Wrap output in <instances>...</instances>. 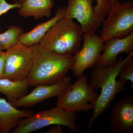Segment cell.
Listing matches in <instances>:
<instances>
[{
    "instance_id": "obj_1",
    "label": "cell",
    "mask_w": 133,
    "mask_h": 133,
    "mask_svg": "<svg viewBox=\"0 0 133 133\" xmlns=\"http://www.w3.org/2000/svg\"><path fill=\"white\" fill-rule=\"evenodd\" d=\"M33 62L27 81L30 86L54 84L63 79L71 70L72 55H59L39 44L31 46Z\"/></svg>"
},
{
    "instance_id": "obj_2",
    "label": "cell",
    "mask_w": 133,
    "mask_h": 133,
    "mask_svg": "<svg viewBox=\"0 0 133 133\" xmlns=\"http://www.w3.org/2000/svg\"><path fill=\"white\" fill-rule=\"evenodd\" d=\"M130 56L125 58L121 56L110 65L94 66L89 83L94 90L101 88V91L89 120L88 128H91L98 116L109 108L116 95L125 90L126 83L117 81L116 78L120 69Z\"/></svg>"
},
{
    "instance_id": "obj_3",
    "label": "cell",
    "mask_w": 133,
    "mask_h": 133,
    "mask_svg": "<svg viewBox=\"0 0 133 133\" xmlns=\"http://www.w3.org/2000/svg\"><path fill=\"white\" fill-rule=\"evenodd\" d=\"M83 34L79 24L63 17L50 29L39 44L59 55H75L81 49Z\"/></svg>"
},
{
    "instance_id": "obj_4",
    "label": "cell",
    "mask_w": 133,
    "mask_h": 133,
    "mask_svg": "<svg viewBox=\"0 0 133 133\" xmlns=\"http://www.w3.org/2000/svg\"><path fill=\"white\" fill-rule=\"evenodd\" d=\"M78 117L76 112L56 106L22 119L12 133H31L48 126L56 124L65 126L73 132H76L78 130L76 123Z\"/></svg>"
},
{
    "instance_id": "obj_5",
    "label": "cell",
    "mask_w": 133,
    "mask_h": 133,
    "mask_svg": "<svg viewBox=\"0 0 133 133\" xmlns=\"http://www.w3.org/2000/svg\"><path fill=\"white\" fill-rule=\"evenodd\" d=\"M99 95L86 75H82L57 97V106L72 112L88 111L94 109Z\"/></svg>"
},
{
    "instance_id": "obj_6",
    "label": "cell",
    "mask_w": 133,
    "mask_h": 133,
    "mask_svg": "<svg viewBox=\"0 0 133 133\" xmlns=\"http://www.w3.org/2000/svg\"><path fill=\"white\" fill-rule=\"evenodd\" d=\"M102 22L99 36L104 43L113 37L123 38L133 32V2L116 0Z\"/></svg>"
},
{
    "instance_id": "obj_7",
    "label": "cell",
    "mask_w": 133,
    "mask_h": 133,
    "mask_svg": "<svg viewBox=\"0 0 133 133\" xmlns=\"http://www.w3.org/2000/svg\"><path fill=\"white\" fill-rule=\"evenodd\" d=\"M33 62L31 47L19 42L5 51L3 78L14 81L26 80Z\"/></svg>"
},
{
    "instance_id": "obj_8",
    "label": "cell",
    "mask_w": 133,
    "mask_h": 133,
    "mask_svg": "<svg viewBox=\"0 0 133 133\" xmlns=\"http://www.w3.org/2000/svg\"><path fill=\"white\" fill-rule=\"evenodd\" d=\"M94 1L68 0V6L64 18L76 19L84 34H95L105 17L95 13L93 6Z\"/></svg>"
},
{
    "instance_id": "obj_9",
    "label": "cell",
    "mask_w": 133,
    "mask_h": 133,
    "mask_svg": "<svg viewBox=\"0 0 133 133\" xmlns=\"http://www.w3.org/2000/svg\"><path fill=\"white\" fill-rule=\"evenodd\" d=\"M83 47L74 55V62L71 70L74 76L78 77L87 69L97 64L104 49V43L100 37L94 34L83 35Z\"/></svg>"
},
{
    "instance_id": "obj_10",
    "label": "cell",
    "mask_w": 133,
    "mask_h": 133,
    "mask_svg": "<svg viewBox=\"0 0 133 133\" xmlns=\"http://www.w3.org/2000/svg\"><path fill=\"white\" fill-rule=\"evenodd\" d=\"M71 84V78L66 76L62 80L54 84L36 86L31 92L11 104L16 108H31L49 98L58 97Z\"/></svg>"
},
{
    "instance_id": "obj_11",
    "label": "cell",
    "mask_w": 133,
    "mask_h": 133,
    "mask_svg": "<svg viewBox=\"0 0 133 133\" xmlns=\"http://www.w3.org/2000/svg\"><path fill=\"white\" fill-rule=\"evenodd\" d=\"M110 129L114 133L133 132V97L127 96L113 105L109 120Z\"/></svg>"
},
{
    "instance_id": "obj_12",
    "label": "cell",
    "mask_w": 133,
    "mask_h": 133,
    "mask_svg": "<svg viewBox=\"0 0 133 133\" xmlns=\"http://www.w3.org/2000/svg\"><path fill=\"white\" fill-rule=\"evenodd\" d=\"M122 52L127 56L133 53V32L124 38L113 37L106 41L104 51L97 65L112 64L117 60L118 55Z\"/></svg>"
},
{
    "instance_id": "obj_13",
    "label": "cell",
    "mask_w": 133,
    "mask_h": 133,
    "mask_svg": "<svg viewBox=\"0 0 133 133\" xmlns=\"http://www.w3.org/2000/svg\"><path fill=\"white\" fill-rule=\"evenodd\" d=\"M34 114L31 110H19L5 99L0 98V128L2 133H12L22 119Z\"/></svg>"
},
{
    "instance_id": "obj_14",
    "label": "cell",
    "mask_w": 133,
    "mask_h": 133,
    "mask_svg": "<svg viewBox=\"0 0 133 133\" xmlns=\"http://www.w3.org/2000/svg\"><path fill=\"white\" fill-rule=\"evenodd\" d=\"M66 9V7H59L56 11L55 15L51 19L37 24L29 32L23 33L20 38V42L29 47L39 44L50 29L63 18Z\"/></svg>"
},
{
    "instance_id": "obj_15",
    "label": "cell",
    "mask_w": 133,
    "mask_h": 133,
    "mask_svg": "<svg viewBox=\"0 0 133 133\" xmlns=\"http://www.w3.org/2000/svg\"><path fill=\"white\" fill-rule=\"evenodd\" d=\"M54 5V0H25L21 3L18 14L22 17H33L36 20L49 18Z\"/></svg>"
},
{
    "instance_id": "obj_16",
    "label": "cell",
    "mask_w": 133,
    "mask_h": 133,
    "mask_svg": "<svg viewBox=\"0 0 133 133\" xmlns=\"http://www.w3.org/2000/svg\"><path fill=\"white\" fill-rule=\"evenodd\" d=\"M29 86L27 79L14 81L5 78H0V93L6 95L11 104L26 95Z\"/></svg>"
},
{
    "instance_id": "obj_17",
    "label": "cell",
    "mask_w": 133,
    "mask_h": 133,
    "mask_svg": "<svg viewBox=\"0 0 133 133\" xmlns=\"http://www.w3.org/2000/svg\"><path fill=\"white\" fill-rule=\"evenodd\" d=\"M24 33L21 26L11 25L5 32L0 33V51L9 49L20 42V39Z\"/></svg>"
},
{
    "instance_id": "obj_18",
    "label": "cell",
    "mask_w": 133,
    "mask_h": 133,
    "mask_svg": "<svg viewBox=\"0 0 133 133\" xmlns=\"http://www.w3.org/2000/svg\"><path fill=\"white\" fill-rule=\"evenodd\" d=\"M119 80L127 83L128 81L131 82V88L133 90V55L130 56L125 63L120 69L118 76Z\"/></svg>"
},
{
    "instance_id": "obj_19",
    "label": "cell",
    "mask_w": 133,
    "mask_h": 133,
    "mask_svg": "<svg viewBox=\"0 0 133 133\" xmlns=\"http://www.w3.org/2000/svg\"><path fill=\"white\" fill-rule=\"evenodd\" d=\"M21 6V3L16 2L14 3H9L6 0H0V17L2 15L14 9L19 8ZM1 31L0 28V33Z\"/></svg>"
},
{
    "instance_id": "obj_20",
    "label": "cell",
    "mask_w": 133,
    "mask_h": 133,
    "mask_svg": "<svg viewBox=\"0 0 133 133\" xmlns=\"http://www.w3.org/2000/svg\"><path fill=\"white\" fill-rule=\"evenodd\" d=\"M96 1L97 4L94 7L95 13L99 16L105 17L107 15L105 12L102 1L101 0H96Z\"/></svg>"
},
{
    "instance_id": "obj_21",
    "label": "cell",
    "mask_w": 133,
    "mask_h": 133,
    "mask_svg": "<svg viewBox=\"0 0 133 133\" xmlns=\"http://www.w3.org/2000/svg\"><path fill=\"white\" fill-rule=\"evenodd\" d=\"M5 59V51H0V78H3Z\"/></svg>"
},
{
    "instance_id": "obj_22",
    "label": "cell",
    "mask_w": 133,
    "mask_h": 133,
    "mask_svg": "<svg viewBox=\"0 0 133 133\" xmlns=\"http://www.w3.org/2000/svg\"><path fill=\"white\" fill-rule=\"evenodd\" d=\"M116 0H101L105 12L108 13L110 8L115 3Z\"/></svg>"
},
{
    "instance_id": "obj_23",
    "label": "cell",
    "mask_w": 133,
    "mask_h": 133,
    "mask_svg": "<svg viewBox=\"0 0 133 133\" xmlns=\"http://www.w3.org/2000/svg\"><path fill=\"white\" fill-rule=\"evenodd\" d=\"M62 125H54L52 127L45 132V133H62L63 132Z\"/></svg>"
},
{
    "instance_id": "obj_24",
    "label": "cell",
    "mask_w": 133,
    "mask_h": 133,
    "mask_svg": "<svg viewBox=\"0 0 133 133\" xmlns=\"http://www.w3.org/2000/svg\"><path fill=\"white\" fill-rule=\"evenodd\" d=\"M16 2H17L20 3H22L25 0H14Z\"/></svg>"
},
{
    "instance_id": "obj_25",
    "label": "cell",
    "mask_w": 133,
    "mask_h": 133,
    "mask_svg": "<svg viewBox=\"0 0 133 133\" xmlns=\"http://www.w3.org/2000/svg\"><path fill=\"white\" fill-rule=\"evenodd\" d=\"M0 133H2V132L1 130V128H0Z\"/></svg>"
}]
</instances>
